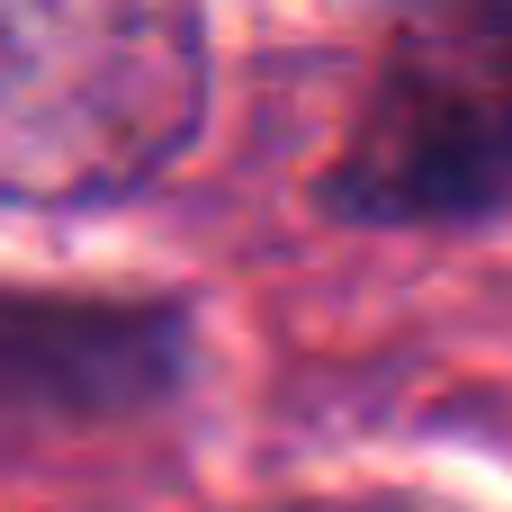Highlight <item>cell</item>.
<instances>
[{
	"label": "cell",
	"mask_w": 512,
	"mask_h": 512,
	"mask_svg": "<svg viewBox=\"0 0 512 512\" xmlns=\"http://www.w3.org/2000/svg\"><path fill=\"white\" fill-rule=\"evenodd\" d=\"M198 117V0H0V207H117L189 153Z\"/></svg>",
	"instance_id": "1"
},
{
	"label": "cell",
	"mask_w": 512,
	"mask_h": 512,
	"mask_svg": "<svg viewBox=\"0 0 512 512\" xmlns=\"http://www.w3.org/2000/svg\"><path fill=\"white\" fill-rule=\"evenodd\" d=\"M333 198L369 225H468L512 198V0H432L396 27Z\"/></svg>",
	"instance_id": "2"
}]
</instances>
